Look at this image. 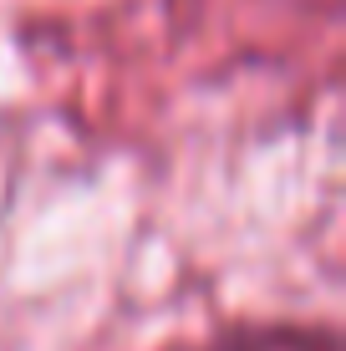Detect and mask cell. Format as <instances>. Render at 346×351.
<instances>
[{
  "instance_id": "obj_1",
  "label": "cell",
  "mask_w": 346,
  "mask_h": 351,
  "mask_svg": "<svg viewBox=\"0 0 346 351\" xmlns=\"http://www.w3.org/2000/svg\"><path fill=\"white\" fill-rule=\"evenodd\" d=\"M224 351H336V341L321 331H249V336H234Z\"/></svg>"
}]
</instances>
